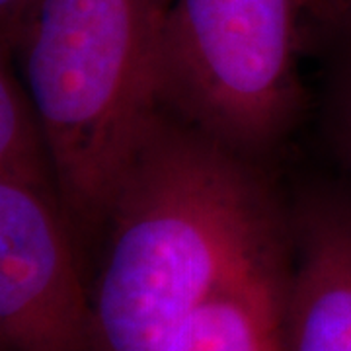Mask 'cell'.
Instances as JSON below:
<instances>
[{
  "label": "cell",
  "mask_w": 351,
  "mask_h": 351,
  "mask_svg": "<svg viewBox=\"0 0 351 351\" xmlns=\"http://www.w3.org/2000/svg\"><path fill=\"white\" fill-rule=\"evenodd\" d=\"M285 237L263 164L160 112L92 252V351H160L217 293L274 269Z\"/></svg>",
  "instance_id": "1"
},
{
  "label": "cell",
  "mask_w": 351,
  "mask_h": 351,
  "mask_svg": "<svg viewBox=\"0 0 351 351\" xmlns=\"http://www.w3.org/2000/svg\"><path fill=\"white\" fill-rule=\"evenodd\" d=\"M170 0H41L8 55L47 127L57 188L84 250L160 115Z\"/></svg>",
  "instance_id": "2"
},
{
  "label": "cell",
  "mask_w": 351,
  "mask_h": 351,
  "mask_svg": "<svg viewBox=\"0 0 351 351\" xmlns=\"http://www.w3.org/2000/svg\"><path fill=\"white\" fill-rule=\"evenodd\" d=\"M302 0H170L158 55L162 112L263 162L301 125Z\"/></svg>",
  "instance_id": "3"
},
{
  "label": "cell",
  "mask_w": 351,
  "mask_h": 351,
  "mask_svg": "<svg viewBox=\"0 0 351 351\" xmlns=\"http://www.w3.org/2000/svg\"><path fill=\"white\" fill-rule=\"evenodd\" d=\"M86 267L61 197L0 178L2 351H92Z\"/></svg>",
  "instance_id": "4"
},
{
  "label": "cell",
  "mask_w": 351,
  "mask_h": 351,
  "mask_svg": "<svg viewBox=\"0 0 351 351\" xmlns=\"http://www.w3.org/2000/svg\"><path fill=\"white\" fill-rule=\"evenodd\" d=\"M277 336L281 351H351L350 178H313L289 195Z\"/></svg>",
  "instance_id": "5"
},
{
  "label": "cell",
  "mask_w": 351,
  "mask_h": 351,
  "mask_svg": "<svg viewBox=\"0 0 351 351\" xmlns=\"http://www.w3.org/2000/svg\"><path fill=\"white\" fill-rule=\"evenodd\" d=\"M279 265L281 262L217 293L160 351H281L277 336Z\"/></svg>",
  "instance_id": "6"
},
{
  "label": "cell",
  "mask_w": 351,
  "mask_h": 351,
  "mask_svg": "<svg viewBox=\"0 0 351 351\" xmlns=\"http://www.w3.org/2000/svg\"><path fill=\"white\" fill-rule=\"evenodd\" d=\"M0 178L59 195L47 127L8 55L0 63Z\"/></svg>",
  "instance_id": "7"
},
{
  "label": "cell",
  "mask_w": 351,
  "mask_h": 351,
  "mask_svg": "<svg viewBox=\"0 0 351 351\" xmlns=\"http://www.w3.org/2000/svg\"><path fill=\"white\" fill-rule=\"evenodd\" d=\"M324 29L328 43L320 71L318 129L330 156L351 180V16Z\"/></svg>",
  "instance_id": "8"
},
{
  "label": "cell",
  "mask_w": 351,
  "mask_h": 351,
  "mask_svg": "<svg viewBox=\"0 0 351 351\" xmlns=\"http://www.w3.org/2000/svg\"><path fill=\"white\" fill-rule=\"evenodd\" d=\"M41 0H0V47L10 53Z\"/></svg>",
  "instance_id": "9"
},
{
  "label": "cell",
  "mask_w": 351,
  "mask_h": 351,
  "mask_svg": "<svg viewBox=\"0 0 351 351\" xmlns=\"http://www.w3.org/2000/svg\"><path fill=\"white\" fill-rule=\"evenodd\" d=\"M302 6L322 27H330L351 16V0H302Z\"/></svg>",
  "instance_id": "10"
}]
</instances>
